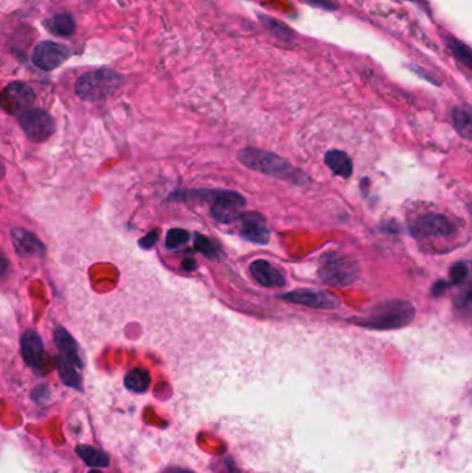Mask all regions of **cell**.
<instances>
[{"instance_id":"6da1fadb","label":"cell","mask_w":472,"mask_h":473,"mask_svg":"<svg viewBox=\"0 0 472 473\" xmlns=\"http://www.w3.org/2000/svg\"><path fill=\"white\" fill-rule=\"evenodd\" d=\"M238 160L255 172L265 173L267 176L288 180L297 185L308 183V176L299 169L289 165L284 158L260 148H244L238 153Z\"/></svg>"},{"instance_id":"7a4b0ae2","label":"cell","mask_w":472,"mask_h":473,"mask_svg":"<svg viewBox=\"0 0 472 473\" xmlns=\"http://www.w3.org/2000/svg\"><path fill=\"white\" fill-rule=\"evenodd\" d=\"M415 315V310L410 302L393 300L382 303L372 309L367 315L352 318V322H356L359 327L370 329H398L409 325Z\"/></svg>"},{"instance_id":"3957f363","label":"cell","mask_w":472,"mask_h":473,"mask_svg":"<svg viewBox=\"0 0 472 473\" xmlns=\"http://www.w3.org/2000/svg\"><path fill=\"white\" fill-rule=\"evenodd\" d=\"M122 78L113 69H96L84 74L75 83V92L85 101H103L114 95Z\"/></svg>"},{"instance_id":"277c9868","label":"cell","mask_w":472,"mask_h":473,"mask_svg":"<svg viewBox=\"0 0 472 473\" xmlns=\"http://www.w3.org/2000/svg\"><path fill=\"white\" fill-rule=\"evenodd\" d=\"M357 263L341 253H327L320 260L318 277L326 284L333 286H347L359 277Z\"/></svg>"},{"instance_id":"5b68a950","label":"cell","mask_w":472,"mask_h":473,"mask_svg":"<svg viewBox=\"0 0 472 473\" xmlns=\"http://www.w3.org/2000/svg\"><path fill=\"white\" fill-rule=\"evenodd\" d=\"M20 127L25 136L33 143H42L47 140L56 129L53 117L42 108H30L18 115Z\"/></svg>"},{"instance_id":"8992f818","label":"cell","mask_w":472,"mask_h":473,"mask_svg":"<svg viewBox=\"0 0 472 473\" xmlns=\"http://www.w3.org/2000/svg\"><path fill=\"white\" fill-rule=\"evenodd\" d=\"M214 204L211 206V216L215 221L230 224L238 221L241 209L246 205V198L236 191H212Z\"/></svg>"},{"instance_id":"52a82bcc","label":"cell","mask_w":472,"mask_h":473,"mask_svg":"<svg viewBox=\"0 0 472 473\" xmlns=\"http://www.w3.org/2000/svg\"><path fill=\"white\" fill-rule=\"evenodd\" d=\"M1 108L11 115H21L35 103V92L24 82H11L1 92Z\"/></svg>"},{"instance_id":"ba28073f","label":"cell","mask_w":472,"mask_h":473,"mask_svg":"<svg viewBox=\"0 0 472 473\" xmlns=\"http://www.w3.org/2000/svg\"><path fill=\"white\" fill-rule=\"evenodd\" d=\"M411 234L417 238L424 237H450L456 233V227L451 221L442 215H422L411 221Z\"/></svg>"},{"instance_id":"9c48e42d","label":"cell","mask_w":472,"mask_h":473,"mask_svg":"<svg viewBox=\"0 0 472 473\" xmlns=\"http://www.w3.org/2000/svg\"><path fill=\"white\" fill-rule=\"evenodd\" d=\"M283 300L304 305L312 309H337L340 306V299L335 298L333 293L318 289H297L292 292H288L280 296Z\"/></svg>"},{"instance_id":"30bf717a","label":"cell","mask_w":472,"mask_h":473,"mask_svg":"<svg viewBox=\"0 0 472 473\" xmlns=\"http://www.w3.org/2000/svg\"><path fill=\"white\" fill-rule=\"evenodd\" d=\"M69 49L54 42H40L32 53V63L42 71H53L68 59Z\"/></svg>"},{"instance_id":"8fae6325","label":"cell","mask_w":472,"mask_h":473,"mask_svg":"<svg viewBox=\"0 0 472 473\" xmlns=\"http://www.w3.org/2000/svg\"><path fill=\"white\" fill-rule=\"evenodd\" d=\"M238 221H240V234L244 240L260 245H266L269 243L270 231L266 226L265 218L260 214L255 212L243 214Z\"/></svg>"},{"instance_id":"7c38bea8","label":"cell","mask_w":472,"mask_h":473,"mask_svg":"<svg viewBox=\"0 0 472 473\" xmlns=\"http://www.w3.org/2000/svg\"><path fill=\"white\" fill-rule=\"evenodd\" d=\"M21 354L27 366L32 368L40 367L45 356V346L38 332L28 329L21 337Z\"/></svg>"},{"instance_id":"4fadbf2b","label":"cell","mask_w":472,"mask_h":473,"mask_svg":"<svg viewBox=\"0 0 472 473\" xmlns=\"http://www.w3.org/2000/svg\"><path fill=\"white\" fill-rule=\"evenodd\" d=\"M250 270L253 279L266 288H282L285 285L283 273L266 260H255Z\"/></svg>"},{"instance_id":"5bb4252c","label":"cell","mask_w":472,"mask_h":473,"mask_svg":"<svg viewBox=\"0 0 472 473\" xmlns=\"http://www.w3.org/2000/svg\"><path fill=\"white\" fill-rule=\"evenodd\" d=\"M10 235L16 252L23 257L38 256L45 252V245L33 234L23 228H11Z\"/></svg>"},{"instance_id":"9a60e30c","label":"cell","mask_w":472,"mask_h":473,"mask_svg":"<svg viewBox=\"0 0 472 473\" xmlns=\"http://www.w3.org/2000/svg\"><path fill=\"white\" fill-rule=\"evenodd\" d=\"M54 342L59 347V356H62L65 360H68L69 363H72L75 367L82 368V360L79 357L78 353V345L74 341V338L69 335V332H67L62 327H56L54 329Z\"/></svg>"},{"instance_id":"2e32d148","label":"cell","mask_w":472,"mask_h":473,"mask_svg":"<svg viewBox=\"0 0 472 473\" xmlns=\"http://www.w3.org/2000/svg\"><path fill=\"white\" fill-rule=\"evenodd\" d=\"M326 165L337 176H341L344 179H349L352 176V170H353L352 159L344 151H338V150L328 151L326 154Z\"/></svg>"},{"instance_id":"e0dca14e","label":"cell","mask_w":472,"mask_h":473,"mask_svg":"<svg viewBox=\"0 0 472 473\" xmlns=\"http://www.w3.org/2000/svg\"><path fill=\"white\" fill-rule=\"evenodd\" d=\"M453 125L456 132L466 140H472V111L468 108L456 107L453 110Z\"/></svg>"},{"instance_id":"ac0fdd59","label":"cell","mask_w":472,"mask_h":473,"mask_svg":"<svg viewBox=\"0 0 472 473\" xmlns=\"http://www.w3.org/2000/svg\"><path fill=\"white\" fill-rule=\"evenodd\" d=\"M151 383V377L149 371L143 368H134L129 371L125 377L126 389L134 393H144L150 387Z\"/></svg>"},{"instance_id":"d6986e66","label":"cell","mask_w":472,"mask_h":473,"mask_svg":"<svg viewBox=\"0 0 472 473\" xmlns=\"http://www.w3.org/2000/svg\"><path fill=\"white\" fill-rule=\"evenodd\" d=\"M56 361H57L59 374H60V377L63 379L64 383L67 386H69V387L81 390V387H82V377L78 373V367H75L72 363H69L68 360H65L62 356H57Z\"/></svg>"},{"instance_id":"ffe728a7","label":"cell","mask_w":472,"mask_h":473,"mask_svg":"<svg viewBox=\"0 0 472 473\" xmlns=\"http://www.w3.org/2000/svg\"><path fill=\"white\" fill-rule=\"evenodd\" d=\"M76 452L82 461H85L89 467L95 468H107L110 464V457L91 445L81 444L76 447Z\"/></svg>"},{"instance_id":"44dd1931","label":"cell","mask_w":472,"mask_h":473,"mask_svg":"<svg viewBox=\"0 0 472 473\" xmlns=\"http://www.w3.org/2000/svg\"><path fill=\"white\" fill-rule=\"evenodd\" d=\"M194 248L198 251V252L202 253L204 256L209 257V259H221V252L219 245L211 240V238H207L205 235H201V234H197L195 235V240H194Z\"/></svg>"},{"instance_id":"7402d4cb","label":"cell","mask_w":472,"mask_h":473,"mask_svg":"<svg viewBox=\"0 0 472 473\" xmlns=\"http://www.w3.org/2000/svg\"><path fill=\"white\" fill-rule=\"evenodd\" d=\"M52 28H53L54 33L67 37V36L74 35L76 25H75V20L72 18L71 14L60 13L56 17H53V20H52Z\"/></svg>"},{"instance_id":"603a6c76","label":"cell","mask_w":472,"mask_h":473,"mask_svg":"<svg viewBox=\"0 0 472 473\" xmlns=\"http://www.w3.org/2000/svg\"><path fill=\"white\" fill-rule=\"evenodd\" d=\"M447 46L451 49L454 57L461 64H464L466 66L472 68V50L470 47H467L464 43L449 37L447 39Z\"/></svg>"},{"instance_id":"cb8c5ba5","label":"cell","mask_w":472,"mask_h":473,"mask_svg":"<svg viewBox=\"0 0 472 473\" xmlns=\"http://www.w3.org/2000/svg\"><path fill=\"white\" fill-rule=\"evenodd\" d=\"M190 240L189 231L183 228H172L166 234L165 245L168 250H176L182 245H185Z\"/></svg>"},{"instance_id":"d4e9b609","label":"cell","mask_w":472,"mask_h":473,"mask_svg":"<svg viewBox=\"0 0 472 473\" xmlns=\"http://www.w3.org/2000/svg\"><path fill=\"white\" fill-rule=\"evenodd\" d=\"M470 263H456L450 269V284H461L470 276Z\"/></svg>"},{"instance_id":"484cf974","label":"cell","mask_w":472,"mask_h":473,"mask_svg":"<svg viewBox=\"0 0 472 473\" xmlns=\"http://www.w3.org/2000/svg\"><path fill=\"white\" fill-rule=\"evenodd\" d=\"M263 23L273 31L275 35H277L280 39H283L285 42H291L292 40V31L285 27L282 23L276 21V20H272V18H263Z\"/></svg>"},{"instance_id":"4316f807","label":"cell","mask_w":472,"mask_h":473,"mask_svg":"<svg viewBox=\"0 0 472 473\" xmlns=\"http://www.w3.org/2000/svg\"><path fill=\"white\" fill-rule=\"evenodd\" d=\"M158 235H159V230H153V231H150L144 238L140 240L139 245H140L143 250H151L158 241Z\"/></svg>"},{"instance_id":"83f0119b","label":"cell","mask_w":472,"mask_h":473,"mask_svg":"<svg viewBox=\"0 0 472 473\" xmlns=\"http://www.w3.org/2000/svg\"><path fill=\"white\" fill-rule=\"evenodd\" d=\"M450 285L451 284H450L449 281H444V280L437 281L435 285H434V288H432V295H434V296H441V295L444 293V291H446Z\"/></svg>"},{"instance_id":"f1b7e54d","label":"cell","mask_w":472,"mask_h":473,"mask_svg":"<svg viewBox=\"0 0 472 473\" xmlns=\"http://www.w3.org/2000/svg\"><path fill=\"white\" fill-rule=\"evenodd\" d=\"M459 303L457 305H460V306H466V305H471L472 303V285L466 291V293L457 300Z\"/></svg>"},{"instance_id":"f546056e","label":"cell","mask_w":472,"mask_h":473,"mask_svg":"<svg viewBox=\"0 0 472 473\" xmlns=\"http://www.w3.org/2000/svg\"><path fill=\"white\" fill-rule=\"evenodd\" d=\"M182 267H183V270H186V271H192V270L197 269V263H195L192 259H185L183 263H182Z\"/></svg>"},{"instance_id":"4dcf8cb0","label":"cell","mask_w":472,"mask_h":473,"mask_svg":"<svg viewBox=\"0 0 472 473\" xmlns=\"http://www.w3.org/2000/svg\"><path fill=\"white\" fill-rule=\"evenodd\" d=\"M169 473H192L190 472V471H186V469H173V471H171Z\"/></svg>"},{"instance_id":"1f68e13d","label":"cell","mask_w":472,"mask_h":473,"mask_svg":"<svg viewBox=\"0 0 472 473\" xmlns=\"http://www.w3.org/2000/svg\"><path fill=\"white\" fill-rule=\"evenodd\" d=\"M89 473H101L100 471H91Z\"/></svg>"}]
</instances>
